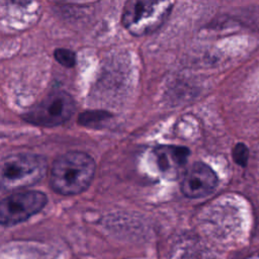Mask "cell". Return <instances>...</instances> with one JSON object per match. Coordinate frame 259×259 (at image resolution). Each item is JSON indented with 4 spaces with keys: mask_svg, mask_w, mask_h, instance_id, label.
<instances>
[{
    "mask_svg": "<svg viewBox=\"0 0 259 259\" xmlns=\"http://www.w3.org/2000/svg\"><path fill=\"white\" fill-rule=\"evenodd\" d=\"M173 5L171 1H127L121 12V24L134 35L154 32L167 19Z\"/></svg>",
    "mask_w": 259,
    "mask_h": 259,
    "instance_id": "obj_3",
    "label": "cell"
},
{
    "mask_svg": "<svg viewBox=\"0 0 259 259\" xmlns=\"http://www.w3.org/2000/svg\"><path fill=\"white\" fill-rule=\"evenodd\" d=\"M47 195L38 190H23L7 195L0 203V223L11 227L26 221L47 204Z\"/></svg>",
    "mask_w": 259,
    "mask_h": 259,
    "instance_id": "obj_5",
    "label": "cell"
},
{
    "mask_svg": "<svg viewBox=\"0 0 259 259\" xmlns=\"http://www.w3.org/2000/svg\"><path fill=\"white\" fill-rule=\"evenodd\" d=\"M153 153L161 174L171 180L179 177L190 154L188 148L174 145L157 146Z\"/></svg>",
    "mask_w": 259,
    "mask_h": 259,
    "instance_id": "obj_7",
    "label": "cell"
},
{
    "mask_svg": "<svg viewBox=\"0 0 259 259\" xmlns=\"http://www.w3.org/2000/svg\"><path fill=\"white\" fill-rule=\"evenodd\" d=\"M218 176L214 171L203 162L193 163L183 174L181 191L189 198H200L214 191Z\"/></svg>",
    "mask_w": 259,
    "mask_h": 259,
    "instance_id": "obj_6",
    "label": "cell"
},
{
    "mask_svg": "<svg viewBox=\"0 0 259 259\" xmlns=\"http://www.w3.org/2000/svg\"><path fill=\"white\" fill-rule=\"evenodd\" d=\"M95 168L94 160L84 152L70 151L62 154L51 166V187L63 195L79 194L90 185Z\"/></svg>",
    "mask_w": 259,
    "mask_h": 259,
    "instance_id": "obj_1",
    "label": "cell"
},
{
    "mask_svg": "<svg viewBox=\"0 0 259 259\" xmlns=\"http://www.w3.org/2000/svg\"><path fill=\"white\" fill-rule=\"evenodd\" d=\"M47 170L46 159L37 154L18 153L6 156L1 163V186L18 190L37 183Z\"/></svg>",
    "mask_w": 259,
    "mask_h": 259,
    "instance_id": "obj_2",
    "label": "cell"
},
{
    "mask_svg": "<svg viewBox=\"0 0 259 259\" xmlns=\"http://www.w3.org/2000/svg\"><path fill=\"white\" fill-rule=\"evenodd\" d=\"M54 57L59 64L67 68H72L76 64V55L69 49H56Z\"/></svg>",
    "mask_w": 259,
    "mask_h": 259,
    "instance_id": "obj_9",
    "label": "cell"
},
{
    "mask_svg": "<svg viewBox=\"0 0 259 259\" xmlns=\"http://www.w3.org/2000/svg\"><path fill=\"white\" fill-rule=\"evenodd\" d=\"M111 116L112 115L106 111L88 110L84 111L78 116V122L83 126L99 128L102 127Z\"/></svg>",
    "mask_w": 259,
    "mask_h": 259,
    "instance_id": "obj_8",
    "label": "cell"
},
{
    "mask_svg": "<svg viewBox=\"0 0 259 259\" xmlns=\"http://www.w3.org/2000/svg\"><path fill=\"white\" fill-rule=\"evenodd\" d=\"M233 159L238 165H240L242 167H245L247 165L248 159H249V150L245 144L238 143L234 147Z\"/></svg>",
    "mask_w": 259,
    "mask_h": 259,
    "instance_id": "obj_10",
    "label": "cell"
},
{
    "mask_svg": "<svg viewBox=\"0 0 259 259\" xmlns=\"http://www.w3.org/2000/svg\"><path fill=\"white\" fill-rule=\"evenodd\" d=\"M74 111L72 96L64 91H56L27 111L23 119L35 125L53 127L66 122Z\"/></svg>",
    "mask_w": 259,
    "mask_h": 259,
    "instance_id": "obj_4",
    "label": "cell"
}]
</instances>
